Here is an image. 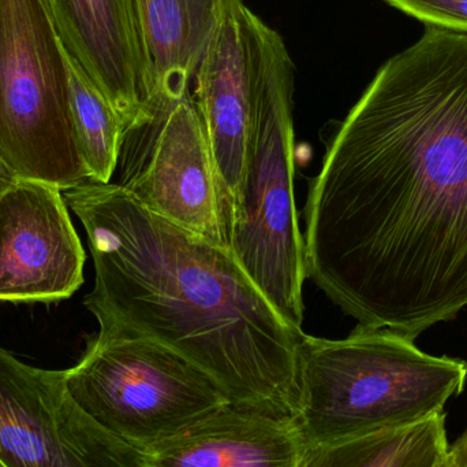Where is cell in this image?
Instances as JSON below:
<instances>
[{"mask_svg":"<svg viewBox=\"0 0 467 467\" xmlns=\"http://www.w3.org/2000/svg\"><path fill=\"white\" fill-rule=\"evenodd\" d=\"M306 280L361 326L419 337L467 307V33L427 25L327 145Z\"/></svg>","mask_w":467,"mask_h":467,"instance_id":"obj_1","label":"cell"},{"mask_svg":"<svg viewBox=\"0 0 467 467\" xmlns=\"http://www.w3.org/2000/svg\"><path fill=\"white\" fill-rule=\"evenodd\" d=\"M66 51L100 88L126 126L153 95L134 0H47Z\"/></svg>","mask_w":467,"mask_h":467,"instance_id":"obj_11","label":"cell"},{"mask_svg":"<svg viewBox=\"0 0 467 467\" xmlns=\"http://www.w3.org/2000/svg\"><path fill=\"white\" fill-rule=\"evenodd\" d=\"M294 416L227 402L145 451V467H301Z\"/></svg>","mask_w":467,"mask_h":467,"instance_id":"obj_12","label":"cell"},{"mask_svg":"<svg viewBox=\"0 0 467 467\" xmlns=\"http://www.w3.org/2000/svg\"><path fill=\"white\" fill-rule=\"evenodd\" d=\"M427 25L467 33V0H384Z\"/></svg>","mask_w":467,"mask_h":467,"instance_id":"obj_16","label":"cell"},{"mask_svg":"<svg viewBox=\"0 0 467 467\" xmlns=\"http://www.w3.org/2000/svg\"><path fill=\"white\" fill-rule=\"evenodd\" d=\"M153 95L191 92L194 68L215 16V0H134Z\"/></svg>","mask_w":467,"mask_h":467,"instance_id":"obj_13","label":"cell"},{"mask_svg":"<svg viewBox=\"0 0 467 467\" xmlns=\"http://www.w3.org/2000/svg\"><path fill=\"white\" fill-rule=\"evenodd\" d=\"M414 340L361 325L340 340L302 334L294 419L306 451L416 421L462 394L467 362L431 356Z\"/></svg>","mask_w":467,"mask_h":467,"instance_id":"obj_3","label":"cell"},{"mask_svg":"<svg viewBox=\"0 0 467 467\" xmlns=\"http://www.w3.org/2000/svg\"><path fill=\"white\" fill-rule=\"evenodd\" d=\"M444 410L307 450L301 467H450Z\"/></svg>","mask_w":467,"mask_h":467,"instance_id":"obj_14","label":"cell"},{"mask_svg":"<svg viewBox=\"0 0 467 467\" xmlns=\"http://www.w3.org/2000/svg\"><path fill=\"white\" fill-rule=\"evenodd\" d=\"M66 381L93 421L144 454L232 402L210 375L171 348L101 329Z\"/></svg>","mask_w":467,"mask_h":467,"instance_id":"obj_6","label":"cell"},{"mask_svg":"<svg viewBox=\"0 0 467 467\" xmlns=\"http://www.w3.org/2000/svg\"><path fill=\"white\" fill-rule=\"evenodd\" d=\"M85 260L62 189L16 178L0 197V302L65 301L84 284Z\"/></svg>","mask_w":467,"mask_h":467,"instance_id":"obj_10","label":"cell"},{"mask_svg":"<svg viewBox=\"0 0 467 467\" xmlns=\"http://www.w3.org/2000/svg\"><path fill=\"white\" fill-rule=\"evenodd\" d=\"M66 378L0 347V466L145 467L144 452L77 405Z\"/></svg>","mask_w":467,"mask_h":467,"instance_id":"obj_9","label":"cell"},{"mask_svg":"<svg viewBox=\"0 0 467 467\" xmlns=\"http://www.w3.org/2000/svg\"><path fill=\"white\" fill-rule=\"evenodd\" d=\"M16 178L18 177L0 161V197Z\"/></svg>","mask_w":467,"mask_h":467,"instance_id":"obj_18","label":"cell"},{"mask_svg":"<svg viewBox=\"0 0 467 467\" xmlns=\"http://www.w3.org/2000/svg\"><path fill=\"white\" fill-rule=\"evenodd\" d=\"M68 104L74 139L90 181L109 183L125 123L100 88L67 52Z\"/></svg>","mask_w":467,"mask_h":467,"instance_id":"obj_15","label":"cell"},{"mask_svg":"<svg viewBox=\"0 0 467 467\" xmlns=\"http://www.w3.org/2000/svg\"><path fill=\"white\" fill-rule=\"evenodd\" d=\"M84 225L101 331L145 337L210 375L236 405L296 416L302 328L291 325L233 252L148 210L117 183L65 189Z\"/></svg>","mask_w":467,"mask_h":467,"instance_id":"obj_2","label":"cell"},{"mask_svg":"<svg viewBox=\"0 0 467 467\" xmlns=\"http://www.w3.org/2000/svg\"><path fill=\"white\" fill-rule=\"evenodd\" d=\"M450 467H467V427L461 438L451 446Z\"/></svg>","mask_w":467,"mask_h":467,"instance_id":"obj_17","label":"cell"},{"mask_svg":"<svg viewBox=\"0 0 467 467\" xmlns=\"http://www.w3.org/2000/svg\"><path fill=\"white\" fill-rule=\"evenodd\" d=\"M266 27L244 0H215L213 27L192 79L191 95L218 175L227 249L257 112Z\"/></svg>","mask_w":467,"mask_h":467,"instance_id":"obj_8","label":"cell"},{"mask_svg":"<svg viewBox=\"0 0 467 467\" xmlns=\"http://www.w3.org/2000/svg\"><path fill=\"white\" fill-rule=\"evenodd\" d=\"M294 65L268 27L257 112L234 206L229 249L253 284L291 325L302 328L304 235L294 197Z\"/></svg>","mask_w":467,"mask_h":467,"instance_id":"obj_4","label":"cell"},{"mask_svg":"<svg viewBox=\"0 0 467 467\" xmlns=\"http://www.w3.org/2000/svg\"><path fill=\"white\" fill-rule=\"evenodd\" d=\"M0 161L62 191L90 181L71 123L67 51L47 0H0Z\"/></svg>","mask_w":467,"mask_h":467,"instance_id":"obj_5","label":"cell"},{"mask_svg":"<svg viewBox=\"0 0 467 467\" xmlns=\"http://www.w3.org/2000/svg\"><path fill=\"white\" fill-rule=\"evenodd\" d=\"M117 170V184L148 210L227 249L215 162L191 92L150 99L123 131Z\"/></svg>","mask_w":467,"mask_h":467,"instance_id":"obj_7","label":"cell"}]
</instances>
